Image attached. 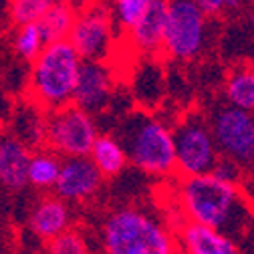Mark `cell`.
Returning a JSON list of instances; mask_svg holds the SVG:
<instances>
[{
  "instance_id": "6da1fadb",
  "label": "cell",
  "mask_w": 254,
  "mask_h": 254,
  "mask_svg": "<svg viewBox=\"0 0 254 254\" xmlns=\"http://www.w3.org/2000/svg\"><path fill=\"white\" fill-rule=\"evenodd\" d=\"M178 202L190 222H198L230 236L240 230L248 214L238 184L220 180L214 174L182 176Z\"/></svg>"
},
{
  "instance_id": "7a4b0ae2",
  "label": "cell",
  "mask_w": 254,
  "mask_h": 254,
  "mask_svg": "<svg viewBox=\"0 0 254 254\" xmlns=\"http://www.w3.org/2000/svg\"><path fill=\"white\" fill-rule=\"evenodd\" d=\"M81 57L67 39L47 43L30 63L28 95L41 109L55 111L73 103Z\"/></svg>"
},
{
  "instance_id": "3957f363",
  "label": "cell",
  "mask_w": 254,
  "mask_h": 254,
  "mask_svg": "<svg viewBox=\"0 0 254 254\" xmlns=\"http://www.w3.org/2000/svg\"><path fill=\"white\" fill-rule=\"evenodd\" d=\"M103 254H178L168 228L137 208H119L101 222Z\"/></svg>"
},
{
  "instance_id": "277c9868",
  "label": "cell",
  "mask_w": 254,
  "mask_h": 254,
  "mask_svg": "<svg viewBox=\"0 0 254 254\" xmlns=\"http://www.w3.org/2000/svg\"><path fill=\"white\" fill-rule=\"evenodd\" d=\"M121 141V139H119ZM127 160L149 176H172L176 172L174 131L157 117L135 113L123 131Z\"/></svg>"
},
{
  "instance_id": "5b68a950",
  "label": "cell",
  "mask_w": 254,
  "mask_h": 254,
  "mask_svg": "<svg viewBox=\"0 0 254 254\" xmlns=\"http://www.w3.org/2000/svg\"><path fill=\"white\" fill-rule=\"evenodd\" d=\"M210 43V16L194 0H168L162 55L172 61H192Z\"/></svg>"
},
{
  "instance_id": "8992f818",
  "label": "cell",
  "mask_w": 254,
  "mask_h": 254,
  "mask_svg": "<svg viewBox=\"0 0 254 254\" xmlns=\"http://www.w3.org/2000/svg\"><path fill=\"white\" fill-rule=\"evenodd\" d=\"M117 26L109 2L85 0L77 8L75 22L67 41L73 45L81 61H107L115 49Z\"/></svg>"
},
{
  "instance_id": "52a82bcc",
  "label": "cell",
  "mask_w": 254,
  "mask_h": 254,
  "mask_svg": "<svg viewBox=\"0 0 254 254\" xmlns=\"http://www.w3.org/2000/svg\"><path fill=\"white\" fill-rule=\"evenodd\" d=\"M97 135L99 129L95 117L75 103L49 111L43 127V141L63 157L89 155Z\"/></svg>"
},
{
  "instance_id": "ba28073f",
  "label": "cell",
  "mask_w": 254,
  "mask_h": 254,
  "mask_svg": "<svg viewBox=\"0 0 254 254\" xmlns=\"http://www.w3.org/2000/svg\"><path fill=\"white\" fill-rule=\"evenodd\" d=\"M172 131L176 145V172L180 176L210 174L220 151L206 117L200 113H188Z\"/></svg>"
},
{
  "instance_id": "9c48e42d",
  "label": "cell",
  "mask_w": 254,
  "mask_h": 254,
  "mask_svg": "<svg viewBox=\"0 0 254 254\" xmlns=\"http://www.w3.org/2000/svg\"><path fill=\"white\" fill-rule=\"evenodd\" d=\"M210 131L220 155L230 157L242 168L254 162V113L224 105L214 111Z\"/></svg>"
},
{
  "instance_id": "30bf717a",
  "label": "cell",
  "mask_w": 254,
  "mask_h": 254,
  "mask_svg": "<svg viewBox=\"0 0 254 254\" xmlns=\"http://www.w3.org/2000/svg\"><path fill=\"white\" fill-rule=\"evenodd\" d=\"M103 180V174L89 155H71L61 162L53 192L69 204H85L99 194Z\"/></svg>"
},
{
  "instance_id": "8fae6325",
  "label": "cell",
  "mask_w": 254,
  "mask_h": 254,
  "mask_svg": "<svg viewBox=\"0 0 254 254\" xmlns=\"http://www.w3.org/2000/svg\"><path fill=\"white\" fill-rule=\"evenodd\" d=\"M115 91V77L111 67L105 61H83L75 93H73V103L91 115L101 113L111 103Z\"/></svg>"
},
{
  "instance_id": "7c38bea8",
  "label": "cell",
  "mask_w": 254,
  "mask_h": 254,
  "mask_svg": "<svg viewBox=\"0 0 254 254\" xmlns=\"http://www.w3.org/2000/svg\"><path fill=\"white\" fill-rule=\"evenodd\" d=\"M166 10H168V0H151V4L135 20V24L123 33L127 37V43H129V47L135 53L145 57L162 55Z\"/></svg>"
},
{
  "instance_id": "4fadbf2b",
  "label": "cell",
  "mask_w": 254,
  "mask_h": 254,
  "mask_svg": "<svg viewBox=\"0 0 254 254\" xmlns=\"http://www.w3.org/2000/svg\"><path fill=\"white\" fill-rule=\"evenodd\" d=\"M176 246L182 254H242L230 234L190 220L182 224Z\"/></svg>"
},
{
  "instance_id": "5bb4252c",
  "label": "cell",
  "mask_w": 254,
  "mask_h": 254,
  "mask_svg": "<svg viewBox=\"0 0 254 254\" xmlns=\"http://www.w3.org/2000/svg\"><path fill=\"white\" fill-rule=\"evenodd\" d=\"M73 226V212L71 204L61 200L57 194L43 196L35 202L28 214V230L43 242L59 236Z\"/></svg>"
},
{
  "instance_id": "9a60e30c",
  "label": "cell",
  "mask_w": 254,
  "mask_h": 254,
  "mask_svg": "<svg viewBox=\"0 0 254 254\" xmlns=\"http://www.w3.org/2000/svg\"><path fill=\"white\" fill-rule=\"evenodd\" d=\"M30 149L16 137L0 139V184L10 192H20L28 186Z\"/></svg>"
},
{
  "instance_id": "2e32d148",
  "label": "cell",
  "mask_w": 254,
  "mask_h": 254,
  "mask_svg": "<svg viewBox=\"0 0 254 254\" xmlns=\"http://www.w3.org/2000/svg\"><path fill=\"white\" fill-rule=\"evenodd\" d=\"M91 162L97 166V170L103 174V178H117L129 164L127 160L125 147L115 135L99 133L95 139L91 151H89Z\"/></svg>"
},
{
  "instance_id": "e0dca14e",
  "label": "cell",
  "mask_w": 254,
  "mask_h": 254,
  "mask_svg": "<svg viewBox=\"0 0 254 254\" xmlns=\"http://www.w3.org/2000/svg\"><path fill=\"white\" fill-rule=\"evenodd\" d=\"M224 95L228 105L254 113V67L236 65L226 75Z\"/></svg>"
},
{
  "instance_id": "ac0fdd59",
  "label": "cell",
  "mask_w": 254,
  "mask_h": 254,
  "mask_svg": "<svg viewBox=\"0 0 254 254\" xmlns=\"http://www.w3.org/2000/svg\"><path fill=\"white\" fill-rule=\"evenodd\" d=\"M61 155L53 149H39L30 153L28 160V184L37 190H53L59 170H61Z\"/></svg>"
},
{
  "instance_id": "d6986e66",
  "label": "cell",
  "mask_w": 254,
  "mask_h": 254,
  "mask_svg": "<svg viewBox=\"0 0 254 254\" xmlns=\"http://www.w3.org/2000/svg\"><path fill=\"white\" fill-rule=\"evenodd\" d=\"M75 16H77V8H73L69 4L53 2L37 24L41 28L45 41L53 43V41H61V39L69 37L71 26L75 22Z\"/></svg>"
},
{
  "instance_id": "ffe728a7",
  "label": "cell",
  "mask_w": 254,
  "mask_h": 254,
  "mask_svg": "<svg viewBox=\"0 0 254 254\" xmlns=\"http://www.w3.org/2000/svg\"><path fill=\"white\" fill-rule=\"evenodd\" d=\"M45 45H47V41H45L37 22L16 26L14 35H12V49L26 63H33L37 59V55L45 49Z\"/></svg>"
},
{
  "instance_id": "44dd1931",
  "label": "cell",
  "mask_w": 254,
  "mask_h": 254,
  "mask_svg": "<svg viewBox=\"0 0 254 254\" xmlns=\"http://www.w3.org/2000/svg\"><path fill=\"white\" fill-rule=\"evenodd\" d=\"M149 4L151 0H111L109 8L119 33H125L127 28H131Z\"/></svg>"
},
{
  "instance_id": "7402d4cb",
  "label": "cell",
  "mask_w": 254,
  "mask_h": 254,
  "mask_svg": "<svg viewBox=\"0 0 254 254\" xmlns=\"http://www.w3.org/2000/svg\"><path fill=\"white\" fill-rule=\"evenodd\" d=\"M45 244H47V250H45L47 254H91L85 234L81 230H75L73 226Z\"/></svg>"
},
{
  "instance_id": "603a6c76",
  "label": "cell",
  "mask_w": 254,
  "mask_h": 254,
  "mask_svg": "<svg viewBox=\"0 0 254 254\" xmlns=\"http://www.w3.org/2000/svg\"><path fill=\"white\" fill-rule=\"evenodd\" d=\"M51 4H53V0H10L8 16L14 26L39 22Z\"/></svg>"
},
{
  "instance_id": "cb8c5ba5",
  "label": "cell",
  "mask_w": 254,
  "mask_h": 254,
  "mask_svg": "<svg viewBox=\"0 0 254 254\" xmlns=\"http://www.w3.org/2000/svg\"><path fill=\"white\" fill-rule=\"evenodd\" d=\"M242 170H244V168L238 166L234 160H230V157H226V155H220L218 160H216V164H214V168L210 170V174H214V176L220 178V180L238 184L240 178H242Z\"/></svg>"
},
{
  "instance_id": "d4e9b609",
  "label": "cell",
  "mask_w": 254,
  "mask_h": 254,
  "mask_svg": "<svg viewBox=\"0 0 254 254\" xmlns=\"http://www.w3.org/2000/svg\"><path fill=\"white\" fill-rule=\"evenodd\" d=\"M194 2L210 18H218L226 12V0H194Z\"/></svg>"
},
{
  "instance_id": "484cf974",
  "label": "cell",
  "mask_w": 254,
  "mask_h": 254,
  "mask_svg": "<svg viewBox=\"0 0 254 254\" xmlns=\"http://www.w3.org/2000/svg\"><path fill=\"white\" fill-rule=\"evenodd\" d=\"M252 2L254 0H226V12H240Z\"/></svg>"
},
{
  "instance_id": "4316f807",
  "label": "cell",
  "mask_w": 254,
  "mask_h": 254,
  "mask_svg": "<svg viewBox=\"0 0 254 254\" xmlns=\"http://www.w3.org/2000/svg\"><path fill=\"white\" fill-rule=\"evenodd\" d=\"M53 2H59V4H69V6H73V8H79L85 0H53Z\"/></svg>"
},
{
  "instance_id": "83f0119b",
  "label": "cell",
  "mask_w": 254,
  "mask_h": 254,
  "mask_svg": "<svg viewBox=\"0 0 254 254\" xmlns=\"http://www.w3.org/2000/svg\"><path fill=\"white\" fill-rule=\"evenodd\" d=\"M248 24H250V30L254 33V8H252L250 14H248Z\"/></svg>"
},
{
  "instance_id": "f1b7e54d",
  "label": "cell",
  "mask_w": 254,
  "mask_h": 254,
  "mask_svg": "<svg viewBox=\"0 0 254 254\" xmlns=\"http://www.w3.org/2000/svg\"><path fill=\"white\" fill-rule=\"evenodd\" d=\"M248 170H250V176H252V180H254V162L248 166Z\"/></svg>"
},
{
  "instance_id": "f546056e",
  "label": "cell",
  "mask_w": 254,
  "mask_h": 254,
  "mask_svg": "<svg viewBox=\"0 0 254 254\" xmlns=\"http://www.w3.org/2000/svg\"><path fill=\"white\" fill-rule=\"evenodd\" d=\"M33 254H47V252H33Z\"/></svg>"
}]
</instances>
